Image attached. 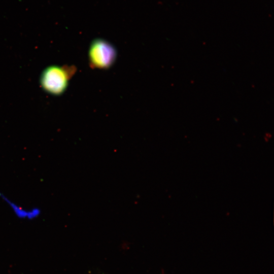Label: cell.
<instances>
[{
  "label": "cell",
  "instance_id": "1",
  "mask_svg": "<svg viewBox=\"0 0 274 274\" xmlns=\"http://www.w3.org/2000/svg\"><path fill=\"white\" fill-rule=\"evenodd\" d=\"M74 72L73 67L49 66L43 71L41 76L42 87L52 95H61L65 91L68 81Z\"/></svg>",
  "mask_w": 274,
  "mask_h": 274
},
{
  "label": "cell",
  "instance_id": "2",
  "mask_svg": "<svg viewBox=\"0 0 274 274\" xmlns=\"http://www.w3.org/2000/svg\"><path fill=\"white\" fill-rule=\"evenodd\" d=\"M117 50L110 43L101 39L92 42L88 51V58L91 67L100 69L110 67L115 62Z\"/></svg>",
  "mask_w": 274,
  "mask_h": 274
}]
</instances>
